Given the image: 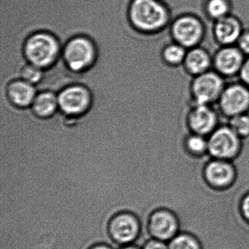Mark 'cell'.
Segmentation results:
<instances>
[{"instance_id":"1","label":"cell","mask_w":249,"mask_h":249,"mask_svg":"<svg viewBox=\"0 0 249 249\" xmlns=\"http://www.w3.org/2000/svg\"><path fill=\"white\" fill-rule=\"evenodd\" d=\"M132 26L147 34L165 33L174 15L161 0H133L129 11Z\"/></svg>"},{"instance_id":"2","label":"cell","mask_w":249,"mask_h":249,"mask_svg":"<svg viewBox=\"0 0 249 249\" xmlns=\"http://www.w3.org/2000/svg\"><path fill=\"white\" fill-rule=\"evenodd\" d=\"M59 40L52 33L37 32L26 40L24 53L29 63L43 70L53 66L62 55Z\"/></svg>"},{"instance_id":"3","label":"cell","mask_w":249,"mask_h":249,"mask_svg":"<svg viewBox=\"0 0 249 249\" xmlns=\"http://www.w3.org/2000/svg\"><path fill=\"white\" fill-rule=\"evenodd\" d=\"M206 32L203 19L195 13L189 11L174 16L167 30L170 40L186 49L201 46Z\"/></svg>"},{"instance_id":"4","label":"cell","mask_w":249,"mask_h":249,"mask_svg":"<svg viewBox=\"0 0 249 249\" xmlns=\"http://www.w3.org/2000/svg\"><path fill=\"white\" fill-rule=\"evenodd\" d=\"M61 58L70 71L76 73L84 72L95 62V45L86 36L72 37L64 46Z\"/></svg>"},{"instance_id":"5","label":"cell","mask_w":249,"mask_h":249,"mask_svg":"<svg viewBox=\"0 0 249 249\" xmlns=\"http://www.w3.org/2000/svg\"><path fill=\"white\" fill-rule=\"evenodd\" d=\"M226 79L213 70L193 77L189 85L192 103L193 104H217L224 88Z\"/></svg>"},{"instance_id":"6","label":"cell","mask_w":249,"mask_h":249,"mask_svg":"<svg viewBox=\"0 0 249 249\" xmlns=\"http://www.w3.org/2000/svg\"><path fill=\"white\" fill-rule=\"evenodd\" d=\"M208 154L214 159L230 161L240 154L242 139L228 126L220 124L208 137Z\"/></svg>"},{"instance_id":"7","label":"cell","mask_w":249,"mask_h":249,"mask_svg":"<svg viewBox=\"0 0 249 249\" xmlns=\"http://www.w3.org/2000/svg\"><path fill=\"white\" fill-rule=\"evenodd\" d=\"M217 106L220 114L227 119L249 113V87L240 81L227 83Z\"/></svg>"},{"instance_id":"8","label":"cell","mask_w":249,"mask_h":249,"mask_svg":"<svg viewBox=\"0 0 249 249\" xmlns=\"http://www.w3.org/2000/svg\"><path fill=\"white\" fill-rule=\"evenodd\" d=\"M59 110L66 116L78 117L91 107L92 97L89 90L81 84H71L57 94Z\"/></svg>"},{"instance_id":"9","label":"cell","mask_w":249,"mask_h":249,"mask_svg":"<svg viewBox=\"0 0 249 249\" xmlns=\"http://www.w3.org/2000/svg\"><path fill=\"white\" fill-rule=\"evenodd\" d=\"M219 112L213 106L191 104L186 114V126L189 132L208 137L221 124Z\"/></svg>"},{"instance_id":"10","label":"cell","mask_w":249,"mask_h":249,"mask_svg":"<svg viewBox=\"0 0 249 249\" xmlns=\"http://www.w3.org/2000/svg\"><path fill=\"white\" fill-rule=\"evenodd\" d=\"M141 224L139 218L130 212H121L110 218L107 231L111 240L123 246L135 242L141 233Z\"/></svg>"},{"instance_id":"11","label":"cell","mask_w":249,"mask_h":249,"mask_svg":"<svg viewBox=\"0 0 249 249\" xmlns=\"http://www.w3.org/2000/svg\"><path fill=\"white\" fill-rule=\"evenodd\" d=\"M245 59L236 45L219 46L213 54V70L225 79L238 77Z\"/></svg>"},{"instance_id":"12","label":"cell","mask_w":249,"mask_h":249,"mask_svg":"<svg viewBox=\"0 0 249 249\" xmlns=\"http://www.w3.org/2000/svg\"><path fill=\"white\" fill-rule=\"evenodd\" d=\"M178 227L176 215L167 209L157 210L148 218V230L151 237L162 241L171 240L177 235Z\"/></svg>"},{"instance_id":"13","label":"cell","mask_w":249,"mask_h":249,"mask_svg":"<svg viewBox=\"0 0 249 249\" xmlns=\"http://www.w3.org/2000/svg\"><path fill=\"white\" fill-rule=\"evenodd\" d=\"M243 30L240 18L231 14L213 22L212 36L219 46H234Z\"/></svg>"},{"instance_id":"14","label":"cell","mask_w":249,"mask_h":249,"mask_svg":"<svg viewBox=\"0 0 249 249\" xmlns=\"http://www.w3.org/2000/svg\"><path fill=\"white\" fill-rule=\"evenodd\" d=\"M182 67L187 75L197 76L213 70V54L201 46L187 49Z\"/></svg>"},{"instance_id":"15","label":"cell","mask_w":249,"mask_h":249,"mask_svg":"<svg viewBox=\"0 0 249 249\" xmlns=\"http://www.w3.org/2000/svg\"><path fill=\"white\" fill-rule=\"evenodd\" d=\"M205 180L215 188L227 187L234 181V167L227 160H217L208 163L204 172Z\"/></svg>"},{"instance_id":"16","label":"cell","mask_w":249,"mask_h":249,"mask_svg":"<svg viewBox=\"0 0 249 249\" xmlns=\"http://www.w3.org/2000/svg\"><path fill=\"white\" fill-rule=\"evenodd\" d=\"M37 93L38 91L36 86L21 78L10 83L5 92L0 94V97L7 96L14 106L26 108L31 107Z\"/></svg>"},{"instance_id":"17","label":"cell","mask_w":249,"mask_h":249,"mask_svg":"<svg viewBox=\"0 0 249 249\" xmlns=\"http://www.w3.org/2000/svg\"><path fill=\"white\" fill-rule=\"evenodd\" d=\"M186 52V48L173 40L165 42L160 48L158 65L168 69L182 67Z\"/></svg>"},{"instance_id":"18","label":"cell","mask_w":249,"mask_h":249,"mask_svg":"<svg viewBox=\"0 0 249 249\" xmlns=\"http://www.w3.org/2000/svg\"><path fill=\"white\" fill-rule=\"evenodd\" d=\"M33 113L40 118L52 117L59 110L57 94L51 91L37 93L31 106Z\"/></svg>"},{"instance_id":"19","label":"cell","mask_w":249,"mask_h":249,"mask_svg":"<svg viewBox=\"0 0 249 249\" xmlns=\"http://www.w3.org/2000/svg\"><path fill=\"white\" fill-rule=\"evenodd\" d=\"M234 2L231 0H205L201 7L204 16L213 22L233 14Z\"/></svg>"},{"instance_id":"20","label":"cell","mask_w":249,"mask_h":249,"mask_svg":"<svg viewBox=\"0 0 249 249\" xmlns=\"http://www.w3.org/2000/svg\"><path fill=\"white\" fill-rule=\"evenodd\" d=\"M184 146L186 151L193 156H202L208 153V137L191 133L185 138Z\"/></svg>"},{"instance_id":"21","label":"cell","mask_w":249,"mask_h":249,"mask_svg":"<svg viewBox=\"0 0 249 249\" xmlns=\"http://www.w3.org/2000/svg\"><path fill=\"white\" fill-rule=\"evenodd\" d=\"M227 120V124L239 138H249V113L237 115Z\"/></svg>"},{"instance_id":"22","label":"cell","mask_w":249,"mask_h":249,"mask_svg":"<svg viewBox=\"0 0 249 249\" xmlns=\"http://www.w3.org/2000/svg\"><path fill=\"white\" fill-rule=\"evenodd\" d=\"M168 246L169 249H202L199 241L188 234H177L170 240Z\"/></svg>"},{"instance_id":"23","label":"cell","mask_w":249,"mask_h":249,"mask_svg":"<svg viewBox=\"0 0 249 249\" xmlns=\"http://www.w3.org/2000/svg\"><path fill=\"white\" fill-rule=\"evenodd\" d=\"M44 76V70L33 64L28 63L21 71V78L33 85L40 84Z\"/></svg>"},{"instance_id":"24","label":"cell","mask_w":249,"mask_h":249,"mask_svg":"<svg viewBox=\"0 0 249 249\" xmlns=\"http://www.w3.org/2000/svg\"><path fill=\"white\" fill-rule=\"evenodd\" d=\"M236 46L245 56H249V28H244L236 43Z\"/></svg>"},{"instance_id":"25","label":"cell","mask_w":249,"mask_h":249,"mask_svg":"<svg viewBox=\"0 0 249 249\" xmlns=\"http://www.w3.org/2000/svg\"><path fill=\"white\" fill-rule=\"evenodd\" d=\"M239 81L249 87V56H246L238 75Z\"/></svg>"},{"instance_id":"26","label":"cell","mask_w":249,"mask_h":249,"mask_svg":"<svg viewBox=\"0 0 249 249\" xmlns=\"http://www.w3.org/2000/svg\"><path fill=\"white\" fill-rule=\"evenodd\" d=\"M142 249H169V246L166 244V242L152 238L145 243Z\"/></svg>"},{"instance_id":"27","label":"cell","mask_w":249,"mask_h":249,"mask_svg":"<svg viewBox=\"0 0 249 249\" xmlns=\"http://www.w3.org/2000/svg\"><path fill=\"white\" fill-rule=\"evenodd\" d=\"M241 210L245 218L249 221V195L243 199L241 204Z\"/></svg>"},{"instance_id":"28","label":"cell","mask_w":249,"mask_h":249,"mask_svg":"<svg viewBox=\"0 0 249 249\" xmlns=\"http://www.w3.org/2000/svg\"><path fill=\"white\" fill-rule=\"evenodd\" d=\"M89 249H113L108 245L103 244V243H99V244L94 245Z\"/></svg>"},{"instance_id":"29","label":"cell","mask_w":249,"mask_h":249,"mask_svg":"<svg viewBox=\"0 0 249 249\" xmlns=\"http://www.w3.org/2000/svg\"><path fill=\"white\" fill-rule=\"evenodd\" d=\"M122 249H141L139 248L136 247V246H131V245H128V246H124V247L122 248Z\"/></svg>"}]
</instances>
